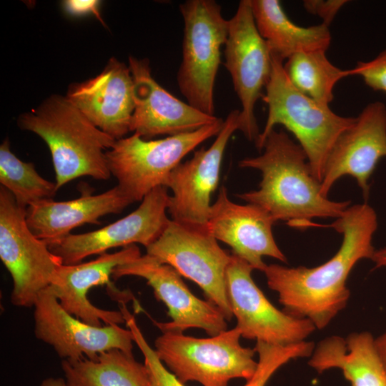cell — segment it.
Listing matches in <instances>:
<instances>
[{
    "instance_id": "6da1fadb",
    "label": "cell",
    "mask_w": 386,
    "mask_h": 386,
    "mask_svg": "<svg viewBox=\"0 0 386 386\" xmlns=\"http://www.w3.org/2000/svg\"><path fill=\"white\" fill-rule=\"evenodd\" d=\"M329 227L343 235L339 250L330 259L311 268L272 264L263 271L282 310L310 320L319 330L346 307L350 296L347 280L355 265L360 259H372L377 217L367 203L355 204Z\"/></svg>"
},
{
    "instance_id": "7a4b0ae2",
    "label": "cell",
    "mask_w": 386,
    "mask_h": 386,
    "mask_svg": "<svg viewBox=\"0 0 386 386\" xmlns=\"http://www.w3.org/2000/svg\"><path fill=\"white\" fill-rule=\"evenodd\" d=\"M262 150L261 155L239 162L240 167L261 172L259 188L236 196L261 207L274 222L300 229L315 227L312 219L338 218L350 207V201L334 202L321 194V183L313 176L305 151L282 130H272Z\"/></svg>"
},
{
    "instance_id": "3957f363",
    "label": "cell",
    "mask_w": 386,
    "mask_h": 386,
    "mask_svg": "<svg viewBox=\"0 0 386 386\" xmlns=\"http://www.w3.org/2000/svg\"><path fill=\"white\" fill-rule=\"evenodd\" d=\"M18 125L46 143L57 190L80 177L109 179L106 152L117 140L96 127L66 96L51 95L21 114Z\"/></svg>"
},
{
    "instance_id": "277c9868",
    "label": "cell",
    "mask_w": 386,
    "mask_h": 386,
    "mask_svg": "<svg viewBox=\"0 0 386 386\" xmlns=\"http://www.w3.org/2000/svg\"><path fill=\"white\" fill-rule=\"evenodd\" d=\"M272 69L262 99L267 119L256 147L262 150L268 134L277 124L292 132L305 151L313 176L321 183L327 158L339 137L356 117H342L298 91L289 80L284 61L272 54Z\"/></svg>"
},
{
    "instance_id": "5b68a950",
    "label": "cell",
    "mask_w": 386,
    "mask_h": 386,
    "mask_svg": "<svg viewBox=\"0 0 386 386\" xmlns=\"http://www.w3.org/2000/svg\"><path fill=\"white\" fill-rule=\"evenodd\" d=\"M236 327L207 338L174 331L162 332L154 341L155 352L166 367L182 383L228 386L237 378L249 380L257 361L254 348L242 347Z\"/></svg>"
},
{
    "instance_id": "8992f818",
    "label": "cell",
    "mask_w": 386,
    "mask_h": 386,
    "mask_svg": "<svg viewBox=\"0 0 386 386\" xmlns=\"http://www.w3.org/2000/svg\"><path fill=\"white\" fill-rule=\"evenodd\" d=\"M179 10L184 26L177 84L189 105L214 116V84L229 20L214 0H188L179 5Z\"/></svg>"
},
{
    "instance_id": "52a82bcc",
    "label": "cell",
    "mask_w": 386,
    "mask_h": 386,
    "mask_svg": "<svg viewBox=\"0 0 386 386\" xmlns=\"http://www.w3.org/2000/svg\"><path fill=\"white\" fill-rule=\"evenodd\" d=\"M224 121L194 132L146 140L133 135L117 140L106 152L111 175L132 202L142 201L154 188L164 186L172 171L190 152L207 139L217 136Z\"/></svg>"
},
{
    "instance_id": "ba28073f",
    "label": "cell",
    "mask_w": 386,
    "mask_h": 386,
    "mask_svg": "<svg viewBox=\"0 0 386 386\" xmlns=\"http://www.w3.org/2000/svg\"><path fill=\"white\" fill-rule=\"evenodd\" d=\"M0 258L13 281L11 303L34 307L40 293L51 283L63 264L47 244L29 229L26 209L11 193L0 187Z\"/></svg>"
},
{
    "instance_id": "9c48e42d",
    "label": "cell",
    "mask_w": 386,
    "mask_h": 386,
    "mask_svg": "<svg viewBox=\"0 0 386 386\" xmlns=\"http://www.w3.org/2000/svg\"><path fill=\"white\" fill-rule=\"evenodd\" d=\"M146 249L147 254L196 283L227 320H232L226 290L231 254L219 245L207 224L191 225L170 219L159 237Z\"/></svg>"
},
{
    "instance_id": "30bf717a",
    "label": "cell",
    "mask_w": 386,
    "mask_h": 386,
    "mask_svg": "<svg viewBox=\"0 0 386 386\" xmlns=\"http://www.w3.org/2000/svg\"><path fill=\"white\" fill-rule=\"evenodd\" d=\"M224 54V66L242 104L239 130L255 143L260 132L254 107L269 80L272 59L267 42L256 27L250 0L240 1L234 15L229 20Z\"/></svg>"
},
{
    "instance_id": "8fae6325",
    "label": "cell",
    "mask_w": 386,
    "mask_h": 386,
    "mask_svg": "<svg viewBox=\"0 0 386 386\" xmlns=\"http://www.w3.org/2000/svg\"><path fill=\"white\" fill-rule=\"evenodd\" d=\"M253 270L246 261L231 254L226 290L242 337L282 346L305 341L316 330L315 325L274 307L254 283Z\"/></svg>"
},
{
    "instance_id": "7c38bea8",
    "label": "cell",
    "mask_w": 386,
    "mask_h": 386,
    "mask_svg": "<svg viewBox=\"0 0 386 386\" xmlns=\"http://www.w3.org/2000/svg\"><path fill=\"white\" fill-rule=\"evenodd\" d=\"M34 334L51 346L64 360L77 361L86 357L96 360L99 355L119 349L132 353V331L119 325L96 327L67 312L48 287L34 305Z\"/></svg>"
},
{
    "instance_id": "4fadbf2b",
    "label": "cell",
    "mask_w": 386,
    "mask_h": 386,
    "mask_svg": "<svg viewBox=\"0 0 386 386\" xmlns=\"http://www.w3.org/2000/svg\"><path fill=\"white\" fill-rule=\"evenodd\" d=\"M169 197L167 188L159 186L126 217L92 232L70 234L49 244V249L63 264H76L114 247L137 243L147 247L159 237L170 220L167 216Z\"/></svg>"
},
{
    "instance_id": "5bb4252c",
    "label": "cell",
    "mask_w": 386,
    "mask_h": 386,
    "mask_svg": "<svg viewBox=\"0 0 386 386\" xmlns=\"http://www.w3.org/2000/svg\"><path fill=\"white\" fill-rule=\"evenodd\" d=\"M125 276L144 279L155 297L166 305L171 321L154 322L162 332L199 328L215 336L227 330V319L215 305L196 297L172 267L154 257L146 254L119 265L112 277L118 279Z\"/></svg>"
},
{
    "instance_id": "9a60e30c",
    "label": "cell",
    "mask_w": 386,
    "mask_h": 386,
    "mask_svg": "<svg viewBox=\"0 0 386 386\" xmlns=\"http://www.w3.org/2000/svg\"><path fill=\"white\" fill-rule=\"evenodd\" d=\"M240 110H232L212 145L196 151L192 159L179 164L164 186L172 194L167 212L171 219L183 224L206 226L212 194L216 189L224 150L232 134L239 130Z\"/></svg>"
},
{
    "instance_id": "2e32d148",
    "label": "cell",
    "mask_w": 386,
    "mask_h": 386,
    "mask_svg": "<svg viewBox=\"0 0 386 386\" xmlns=\"http://www.w3.org/2000/svg\"><path fill=\"white\" fill-rule=\"evenodd\" d=\"M382 158H386V106L377 101L363 109L333 145L324 167L321 194L327 197L335 182L350 175L367 199L368 182Z\"/></svg>"
},
{
    "instance_id": "e0dca14e",
    "label": "cell",
    "mask_w": 386,
    "mask_h": 386,
    "mask_svg": "<svg viewBox=\"0 0 386 386\" xmlns=\"http://www.w3.org/2000/svg\"><path fill=\"white\" fill-rule=\"evenodd\" d=\"M129 67L134 98L130 132L142 139L194 132L220 119L199 111L162 87L152 77L147 59L130 56Z\"/></svg>"
},
{
    "instance_id": "ac0fdd59",
    "label": "cell",
    "mask_w": 386,
    "mask_h": 386,
    "mask_svg": "<svg viewBox=\"0 0 386 386\" xmlns=\"http://www.w3.org/2000/svg\"><path fill=\"white\" fill-rule=\"evenodd\" d=\"M275 222L261 207L232 202L222 186L216 202L210 207L207 227L217 239L229 245L232 254L263 272L267 267L263 257L287 262L274 240L272 227Z\"/></svg>"
},
{
    "instance_id": "d6986e66",
    "label": "cell",
    "mask_w": 386,
    "mask_h": 386,
    "mask_svg": "<svg viewBox=\"0 0 386 386\" xmlns=\"http://www.w3.org/2000/svg\"><path fill=\"white\" fill-rule=\"evenodd\" d=\"M96 127L116 140L130 132L134 109L129 67L112 58L95 77L71 84L66 96Z\"/></svg>"
},
{
    "instance_id": "ffe728a7",
    "label": "cell",
    "mask_w": 386,
    "mask_h": 386,
    "mask_svg": "<svg viewBox=\"0 0 386 386\" xmlns=\"http://www.w3.org/2000/svg\"><path fill=\"white\" fill-rule=\"evenodd\" d=\"M141 255L139 247L132 244L114 253L101 254L89 262L61 264L49 287L67 312L89 325L122 324L125 320L121 310L97 307L89 301L87 294L94 287L113 285L110 278L114 269Z\"/></svg>"
},
{
    "instance_id": "44dd1931",
    "label": "cell",
    "mask_w": 386,
    "mask_h": 386,
    "mask_svg": "<svg viewBox=\"0 0 386 386\" xmlns=\"http://www.w3.org/2000/svg\"><path fill=\"white\" fill-rule=\"evenodd\" d=\"M132 203L118 185L98 194L81 187V196L76 199L63 202L49 199L28 207L26 220L31 231L48 245L82 224H99L100 217L120 213Z\"/></svg>"
},
{
    "instance_id": "7402d4cb",
    "label": "cell",
    "mask_w": 386,
    "mask_h": 386,
    "mask_svg": "<svg viewBox=\"0 0 386 386\" xmlns=\"http://www.w3.org/2000/svg\"><path fill=\"white\" fill-rule=\"evenodd\" d=\"M374 340L367 331L352 332L345 338L327 337L315 347L308 365L319 373L340 369L351 386H386V372Z\"/></svg>"
},
{
    "instance_id": "603a6c76",
    "label": "cell",
    "mask_w": 386,
    "mask_h": 386,
    "mask_svg": "<svg viewBox=\"0 0 386 386\" xmlns=\"http://www.w3.org/2000/svg\"><path fill=\"white\" fill-rule=\"evenodd\" d=\"M257 31L272 54L284 61L304 51L326 50L331 43L329 26L320 24L308 27L295 24L278 0H250Z\"/></svg>"
},
{
    "instance_id": "cb8c5ba5",
    "label": "cell",
    "mask_w": 386,
    "mask_h": 386,
    "mask_svg": "<svg viewBox=\"0 0 386 386\" xmlns=\"http://www.w3.org/2000/svg\"><path fill=\"white\" fill-rule=\"evenodd\" d=\"M61 369L70 386H149L144 364L119 349L104 352L94 360H63Z\"/></svg>"
},
{
    "instance_id": "d4e9b609",
    "label": "cell",
    "mask_w": 386,
    "mask_h": 386,
    "mask_svg": "<svg viewBox=\"0 0 386 386\" xmlns=\"http://www.w3.org/2000/svg\"><path fill=\"white\" fill-rule=\"evenodd\" d=\"M292 84L300 92L320 103L329 105L333 100V89L347 70L332 64L326 50L297 53L283 64Z\"/></svg>"
},
{
    "instance_id": "484cf974",
    "label": "cell",
    "mask_w": 386,
    "mask_h": 386,
    "mask_svg": "<svg viewBox=\"0 0 386 386\" xmlns=\"http://www.w3.org/2000/svg\"><path fill=\"white\" fill-rule=\"evenodd\" d=\"M0 183L24 209L52 199L57 191L56 184L43 178L33 163L23 162L12 153L8 138L0 146Z\"/></svg>"
},
{
    "instance_id": "4316f807",
    "label": "cell",
    "mask_w": 386,
    "mask_h": 386,
    "mask_svg": "<svg viewBox=\"0 0 386 386\" xmlns=\"http://www.w3.org/2000/svg\"><path fill=\"white\" fill-rule=\"evenodd\" d=\"M312 342L303 341L290 345H275L257 341V367L244 386H266L274 373L291 360L310 357L315 349Z\"/></svg>"
},
{
    "instance_id": "83f0119b",
    "label": "cell",
    "mask_w": 386,
    "mask_h": 386,
    "mask_svg": "<svg viewBox=\"0 0 386 386\" xmlns=\"http://www.w3.org/2000/svg\"><path fill=\"white\" fill-rule=\"evenodd\" d=\"M125 322L132 331L134 342L144 356V364L147 368L149 386H186L179 381L162 363L154 349L149 345L134 317L129 313L125 304L120 307Z\"/></svg>"
},
{
    "instance_id": "f1b7e54d",
    "label": "cell",
    "mask_w": 386,
    "mask_h": 386,
    "mask_svg": "<svg viewBox=\"0 0 386 386\" xmlns=\"http://www.w3.org/2000/svg\"><path fill=\"white\" fill-rule=\"evenodd\" d=\"M347 73L348 76H360L372 89L386 93V48L370 61H358Z\"/></svg>"
},
{
    "instance_id": "f546056e",
    "label": "cell",
    "mask_w": 386,
    "mask_h": 386,
    "mask_svg": "<svg viewBox=\"0 0 386 386\" xmlns=\"http://www.w3.org/2000/svg\"><path fill=\"white\" fill-rule=\"evenodd\" d=\"M348 2L347 0H305V10L322 20V24L329 26L341 8Z\"/></svg>"
},
{
    "instance_id": "4dcf8cb0",
    "label": "cell",
    "mask_w": 386,
    "mask_h": 386,
    "mask_svg": "<svg viewBox=\"0 0 386 386\" xmlns=\"http://www.w3.org/2000/svg\"><path fill=\"white\" fill-rule=\"evenodd\" d=\"M99 1L66 0L63 3L65 11L72 16H83L92 14L104 24L99 11Z\"/></svg>"
},
{
    "instance_id": "1f68e13d",
    "label": "cell",
    "mask_w": 386,
    "mask_h": 386,
    "mask_svg": "<svg viewBox=\"0 0 386 386\" xmlns=\"http://www.w3.org/2000/svg\"><path fill=\"white\" fill-rule=\"evenodd\" d=\"M374 344L379 360L386 372V331L375 338Z\"/></svg>"
},
{
    "instance_id": "d6a6232c",
    "label": "cell",
    "mask_w": 386,
    "mask_h": 386,
    "mask_svg": "<svg viewBox=\"0 0 386 386\" xmlns=\"http://www.w3.org/2000/svg\"><path fill=\"white\" fill-rule=\"evenodd\" d=\"M371 259L375 263V268L386 267V247L375 250Z\"/></svg>"
},
{
    "instance_id": "836d02e7",
    "label": "cell",
    "mask_w": 386,
    "mask_h": 386,
    "mask_svg": "<svg viewBox=\"0 0 386 386\" xmlns=\"http://www.w3.org/2000/svg\"><path fill=\"white\" fill-rule=\"evenodd\" d=\"M40 386H70L64 378L62 377H47L44 379Z\"/></svg>"
}]
</instances>
